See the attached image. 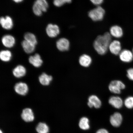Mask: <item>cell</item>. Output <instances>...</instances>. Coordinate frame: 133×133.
Listing matches in <instances>:
<instances>
[{
  "label": "cell",
  "instance_id": "21",
  "mask_svg": "<svg viewBox=\"0 0 133 133\" xmlns=\"http://www.w3.org/2000/svg\"><path fill=\"white\" fill-rule=\"evenodd\" d=\"M52 79V76L49 75L45 73H42L39 77L40 83L43 86L49 85Z\"/></svg>",
  "mask_w": 133,
  "mask_h": 133
},
{
  "label": "cell",
  "instance_id": "29",
  "mask_svg": "<svg viewBox=\"0 0 133 133\" xmlns=\"http://www.w3.org/2000/svg\"><path fill=\"white\" fill-rule=\"evenodd\" d=\"M90 1L93 4L99 6L103 2L104 0H90Z\"/></svg>",
  "mask_w": 133,
  "mask_h": 133
},
{
  "label": "cell",
  "instance_id": "16",
  "mask_svg": "<svg viewBox=\"0 0 133 133\" xmlns=\"http://www.w3.org/2000/svg\"><path fill=\"white\" fill-rule=\"evenodd\" d=\"M110 34L112 36L116 38H121L123 35V31L120 26L115 25L111 27Z\"/></svg>",
  "mask_w": 133,
  "mask_h": 133
},
{
  "label": "cell",
  "instance_id": "23",
  "mask_svg": "<svg viewBox=\"0 0 133 133\" xmlns=\"http://www.w3.org/2000/svg\"><path fill=\"white\" fill-rule=\"evenodd\" d=\"M36 130L38 133H49V126L45 123L40 122L36 128Z\"/></svg>",
  "mask_w": 133,
  "mask_h": 133
},
{
  "label": "cell",
  "instance_id": "17",
  "mask_svg": "<svg viewBox=\"0 0 133 133\" xmlns=\"http://www.w3.org/2000/svg\"><path fill=\"white\" fill-rule=\"evenodd\" d=\"M30 64L36 68H39L42 65L43 63L41 56L39 54H36L34 56H30L29 59Z\"/></svg>",
  "mask_w": 133,
  "mask_h": 133
},
{
  "label": "cell",
  "instance_id": "26",
  "mask_svg": "<svg viewBox=\"0 0 133 133\" xmlns=\"http://www.w3.org/2000/svg\"><path fill=\"white\" fill-rule=\"evenodd\" d=\"M124 104L125 107L129 109L133 108V96H129L125 99Z\"/></svg>",
  "mask_w": 133,
  "mask_h": 133
},
{
  "label": "cell",
  "instance_id": "8",
  "mask_svg": "<svg viewBox=\"0 0 133 133\" xmlns=\"http://www.w3.org/2000/svg\"><path fill=\"white\" fill-rule=\"evenodd\" d=\"M70 42L66 38H62L58 40L56 43V47L61 51H67L69 49Z\"/></svg>",
  "mask_w": 133,
  "mask_h": 133
},
{
  "label": "cell",
  "instance_id": "14",
  "mask_svg": "<svg viewBox=\"0 0 133 133\" xmlns=\"http://www.w3.org/2000/svg\"><path fill=\"white\" fill-rule=\"evenodd\" d=\"M109 102L113 107L117 109H121L124 103L122 98L118 96H111L109 98Z\"/></svg>",
  "mask_w": 133,
  "mask_h": 133
},
{
  "label": "cell",
  "instance_id": "6",
  "mask_svg": "<svg viewBox=\"0 0 133 133\" xmlns=\"http://www.w3.org/2000/svg\"><path fill=\"white\" fill-rule=\"evenodd\" d=\"M14 89L17 94L21 96L25 95L29 91V87L27 84L22 82L16 83Z\"/></svg>",
  "mask_w": 133,
  "mask_h": 133
},
{
  "label": "cell",
  "instance_id": "15",
  "mask_svg": "<svg viewBox=\"0 0 133 133\" xmlns=\"http://www.w3.org/2000/svg\"><path fill=\"white\" fill-rule=\"evenodd\" d=\"M88 105L90 108L94 107L96 109H99L101 105V102L97 96L92 95L90 96L88 99Z\"/></svg>",
  "mask_w": 133,
  "mask_h": 133
},
{
  "label": "cell",
  "instance_id": "22",
  "mask_svg": "<svg viewBox=\"0 0 133 133\" xmlns=\"http://www.w3.org/2000/svg\"><path fill=\"white\" fill-rule=\"evenodd\" d=\"M12 57V54L8 50H4L0 52V59L4 62H8L10 60Z\"/></svg>",
  "mask_w": 133,
  "mask_h": 133
},
{
  "label": "cell",
  "instance_id": "13",
  "mask_svg": "<svg viewBox=\"0 0 133 133\" xmlns=\"http://www.w3.org/2000/svg\"><path fill=\"white\" fill-rule=\"evenodd\" d=\"M122 119V116L120 113L116 112L110 116V121L112 126L117 127L121 125Z\"/></svg>",
  "mask_w": 133,
  "mask_h": 133
},
{
  "label": "cell",
  "instance_id": "31",
  "mask_svg": "<svg viewBox=\"0 0 133 133\" xmlns=\"http://www.w3.org/2000/svg\"><path fill=\"white\" fill-rule=\"evenodd\" d=\"M12 1L16 3H19L21 2L23 0H12Z\"/></svg>",
  "mask_w": 133,
  "mask_h": 133
},
{
  "label": "cell",
  "instance_id": "33",
  "mask_svg": "<svg viewBox=\"0 0 133 133\" xmlns=\"http://www.w3.org/2000/svg\"><path fill=\"white\" fill-rule=\"evenodd\" d=\"M132 52L133 54V48L132 50Z\"/></svg>",
  "mask_w": 133,
  "mask_h": 133
},
{
  "label": "cell",
  "instance_id": "19",
  "mask_svg": "<svg viewBox=\"0 0 133 133\" xmlns=\"http://www.w3.org/2000/svg\"><path fill=\"white\" fill-rule=\"evenodd\" d=\"M92 62V59L87 54H83L79 57V63L81 66L84 67H89Z\"/></svg>",
  "mask_w": 133,
  "mask_h": 133
},
{
  "label": "cell",
  "instance_id": "4",
  "mask_svg": "<svg viewBox=\"0 0 133 133\" xmlns=\"http://www.w3.org/2000/svg\"><path fill=\"white\" fill-rule=\"evenodd\" d=\"M125 88V85L122 81L119 80L111 81L109 86L110 91L111 92L116 94H121V90Z\"/></svg>",
  "mask_w": 133,
  "mask_h": 133
},
{
  "label": "cell",
  "instance_id": "7",
  "mask_svg": "<svg viewBox=\"0 0 133 133\" xmlns=\"http://www.w3.org/2000/svg\"><path fill=\"white\" fill-rule=\"evenodd\" d=\"M46 34L49 37L54 38L57 36L60 33L59 28L57 25L49 24L46 29Z\"/></svg>",
  "mask_w": 133,
  "mask_h": 133
},
{
  "label": "cell",
  "instance_id": "24",
  "mask_svg": "<svg viewBox=\"0 0 133 133\" xmlns=\"http://www.w3.org/2000/svg\"><path fill=\"white\" fill-rule=\"evenodd\" d=\"M79 126L81 129L84 130L89 129L90 128L89 119L86 117L81 118L79 121Z\"/></svg>",
  "mask_w": 133,
  "mask_h": 133
},
{
  "label": "cell",
  "instance_id": "18",
  "mask_svg": "<svg viewBox=\"0 0 133 133\" xmlns=\"http://www.w3.org/2000/svg\"><path fill=\"white\" fill-rule=\"evenodd\" d=\"M26 72L25 68L24 66L21 65L16 66L12 71L13 76L18 78L24 76L25 75Z\"/></svg>",
  "mask_w": 133,
  "mask_h": 133
},
{
  "label": "cell",
  "instance_id": "30",
  "mask_svg": "<svg viewBox=\"0 0 133 133\" xmlns=\"http://www.w3.org/2000/svg\"><path fill=\"white\" fill-rule=\"evenodd\" d=\"M96 133H109L107 130L105 129H101L99 130Z\"/></svg>",
  "mask_w": 133,
  "mask_h": 133
},
{
  "label": "cell",
  "instance_id": "2",
  "mask_svg": "<svg viewBox=\"0 0 133 133\" xmlns=\"http://www.w3.org/2000/svg\"><path fill=\"white\" fill-rule=\"evenodd\" d=\"M49 4L46 0H36L33 5V12L36 15L40 16L43 12H46Z\"/></svg>",
  "mask_w": 133,
  "mask_h": 133
},
{
  "label": "cell",
  "instance_id": "32",
  "mask_svg": "<svg viewBox=\"0 0 133 133\" xmlns=\"http://www.w3.org/2000/svg\"><path fill=\"white\" fill-rule=\"evenodd\" d=\"M1 133H3L2 131L1 130Z\"/></svg>",
  "mask_w": 133,
  "mask_h": 133
},
{
  "label": "cell",
  "instance_id": "3",
  "mask_svg": "<svg viewBox=\"0 0 133 133\" xmlns=\"http://www.w3.org/2000/svg\"><path fill=\"white\" fill-rule=\"evenodd\" d=\"M105 13L104 8L101 6H98L97 7L91 10L89 12V16L93 21H99L103 19Z\"/></svg>",
  "mask_w": 133,
  "mask_h": 133
},
{
  "label": "cell",
  "instance_id": "27",
  "mask_svg": "<svg viewBox=\"0 0 133 133\" xmlns=\"http://www.w3.org/2000/svg\"><path fill=\"white\" fill-rule=\"evenodd\" d=\"M72 0H54V4L57 7H60L66 3H70Z\"/></svg>",
  "mask_w": 133,
  "mask_h": 133
},
{
  "label": "cell",
  "instance_id": "12",
  "mask_svg": "<svg viewBox=\"0 0 133 133\" xmlns=\"http://www.w3.org/2000/svg\"><path fill=\"white\" fill-rule=\"evenodd\" d=\"M0 23L3 29L6 30L12 29L13 25L12 18L8 16L5 17H2L0 19Z\"/></svg>",
  "mask_w": 133,
  "mask_h": 133
},
{
  "label": "cell",
  "instance_id": "9",
  "mask_svg": "<svg viewBox=\"0 0 133 133\" xmlns=\"http://www.w3.org/2000/svg\"><path fill=\"white\" fill-rule=\"evenodd\" d=\"M109 49L110 51L112 54L115 55H119L122 51V47L121 42L117 40L111 41L109 44Z\"/></svg>",
  "mask_w": 133,
  "mask_h": 133
},
{
  "label": "cell",
  "instance_id": "20",
  "mask_svg": "<svg viewBox=\"0 0 133 133\" xmlns=\"http://www.w3.org/2000/svg\"><path fill=\"white\" fill-rule=\"evenodd\" d=\"M21 45L25 52L27 54L32 53L35 49V45L25 40L22 42Z\"/></svg>",
  "mask_w": 133,
  "mask_h": 133
},
{
  "label": "cell",
  "instance_id": "11",
  "mask_svg": "<svg viewBox=\"0 0 133 133\" xmlns=\"http://www.w3.org/2000/svg\"><path fill=\"white\" fill-rule=\"evenodd\" d=\"M2 42L5 47L11 48L13 47L16 43V40L12 36L6 35L3 36L1 39Z\"/></svg>",
  "mask_w": 133,
  "mask_h": 133
},
{
  "label": "cell",
  "instance_id": "25",
  "mask_svg": "<svg viewBox=\"0 0 133 133\" xmlns=\"http://www.w3.org/2000/svg\"><path fill=\"white\" fill-rule=\"evenodd\" d=\"M25 40L32 43L36 45L37 44V41L35 36L32 33L30 32L26 33L24 36Z\"/></svg>",
  "mask_w": 133,
  "mask_h": 133
},
{
  "label": "cell",
  "instance_id": "1",
  "mask_svg": "<svg viewBox=\"0 0 133 133\" xmlns=\"http://www.w3.org/2000/svg\"><path fill=\"white\" fill-rule=\"evenodd\" d=\"M111 39L112 36L108 32L105 33L103 35L97 36L94 41V46L98 54L104 55L107 52Z\"/></svg>",
  "mask_w": 133,
  "mask_h": 133
},
{
  "label": "cell",
  "instance_id": "28",
  "mask_svg": "<svg viewBox=\"0 0 133 133\" xmlns=\"http://www.w3.org/2000/svg\"><path fill=\"white\" fill-rule=\"evenodd\" d=\"M127 77L130 81H133V68H130L127 71Z\"/></svg>",
  "mask_w": 133,
  "mask_h": 133
},
{
  "label": "cell",
  "instance_id": "10",
  "mask_svg": "<svg viewBox=\"0 0 133 133\" xmlns=\"http://www.w3.org/2000/svg\"><path fill=\"white\" fill-rule=\"evenodd\" d=\"M21 117L23 120L27 122H32L34 120L35 118L32 109L29 108H25L23 110Z\"/></svg>",
  "mask_w": 133,
  "mask_h": 133
},
{
  "label": "cell",
  "instance_id": "5",
  "mask_svg": "<svg viewBox=\"0 0 133 133\" xmlns=\"http://www.w3.org/2000/svg\"><path fill=\"white\" fill-rule=\"evenodd\" d=\"M119 58L122 62L125 63H130L133 60V54L132 51L125 49L121 51Z\"/></svg>",
  "mask_w": 133,
  "mask_h": 133
}]
</instances>
